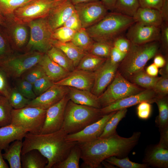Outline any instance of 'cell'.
Instances as JSON below:
<instances>
[{
    "label": "cell",
    "instance_id": "6da1fadb",
    "mask_svg": "<svg viewBox=\"0 0 168 168\" xmlns=\"http://www.w3.org/2000/svg\"><path fill=\"white\" fill-rule=\"evenodd\" d=\"M141 134L140 132H134L131 137L124 138L116 133L107 138L99 137L88 142H77L83 161L82 166L99 168L103 161L110 157L122 158L127 156L137 144Z\"/></svg>",
    "mask_w": 168,
    "mask_h": 168
},
{
    "label": "cell",
    "instance_id": "7a4b0ae2",
    "mask_svg": "<svg viewBox=\"0 0 168 168\" xmlns=\"http://www.w3.org/2000/svg\"><path fill=\"white\" fill-rule=\"evenodd\" d=\"M68 134L62 128L47 133H27L23 141L21 154L32 150H37L48 160L45 168H53L66 158L77 143L67 140Z\"/></svg>",
    "mask_w": 168,
    "mask_h": 168
},
{
    "label": "cell",
    "instance_id": "3957f363",
    "mask_svg": "<svg viewBox=\"0 0 168 168\" xmlns=\"http://www.w3.org/2000/svg\"><path fill=\"white\" fill-rule=\"evenodd\" d=\"M135 22L133 17L110 12L98 22L86 29L94 41L112 43Z\"/></svg>",
    "mask_w": 168,
    "mask_h": 168
},
{
    "label": "cell",
    "instance_id": "277c9868",
    "mask_svg": "<svg viewBox=\"0 0 168 168\" xmlns=\"http://www.w3.org/2000/svg\"><path fill=\"white\" fill-rule=\"evenodd\" d=\"M159 42L141 44L131 42L130 48L119 63L117 71L128 80L135 73L144 68L147 62L157 54Z\"/></svg>",
    "mask_w": 168,
    "mask_h": 168
},
{
    "label": "cell",
    "instance_id": "5b68a950",
    "mask_svg": "<svg viewBox=\"0 0 168 168\" xmlns=\"http://www.w3.org/2000/svg\"><path fill=\"white\" fill-rule=\"evenodd\" d=\"M104 115L100 109L68 101L62 128L68 134L77 133L100 119Z\"/></svg>",
    "mask_w": 168,
    "mask_h": 168
},
{
    "label": "cell",
    "instance_id": "8992f818",
    "mask_svg": "<svg viewBox=\"0 0 168 168\" xmlns=\"http://www.w3.org/2000/svg\"><path fill=\"white\" fill-rule=\"evenodd\" d=\"M145 89L129 81L117 71L112 82L98 96V100L102 108Z\"/></svg>",
    "mask_w": 168,
    "mask_h": 168
},
{
    "label": "cell",
    "instance_id": "52a82bcc",
    "mask_svg": "<svg viewBox=\"0 0 168 168\" xmlns=\"http://www.w3.org/2000/svg\"><path fill=\"white\" fill-rule=\"evenodd\" d=\"M63 0H30L17 8L12 19L16 24L27 25L38 19L46 17L51 10Z\"/></svg>",
    "mask_w": 168,
    "mask_h": 168
},
{
    "label": "cell",
    "instance_id": "ba28073f",
    "mask_svg": "<svg viewBox=\"0 0 168 168\" xmlns=\"http://www.w3.org/2000/svg\"><path fill=\"white\" fill-rule=\"evenodd\" d=\"M47 109L26 106L13 109L11 124L32 133H40L43 127Z\"/></svg>",
    "mask_w": 168,
    "mask_h": 168
},
{
    "label": "cell",
    "instance_id": "9c48e42d",
    "mask_svg": "<svg viewBox=\"0 0 168 168\" xmlns=\"http://www.w3.org/2000/svg\"><path fill=\"white\" fill-rule=\"evenodd\" d=\"M44 54L30 51L22 54L3 58L0 60V70L7 76L19 77L38 63Z\"/></svg>",
    "mask_w": 168,
    "mask_h": 168
},
{
    "label": "cell",
    "instance_id": "30bf717a",
    "mask_svg": "<svg viewBox=\"0 0 168 168\" xmlns=\"http://www.w3.org/2000/svg\"><path fill=\"white\" fill-rule=\"evenodd\" d=\"M30 30V36L26 48L29 51L46 53L53 46V30L46 17L33 21L27 24Z\"/></svg>",
    "mask_w": 168,
    "mask_h": 168
},
{
    "label": "cell",
    "instance_id": "8fae6325",
    "mask_svg": "<svg viewBox=\"0 0 168 168\" xmlns=\"http://www.w3.org/2000/svg\"><path fill=\"white\" fill-rule=\"evenodd\" d=\"M74 6L82 28L85 29L98 22L109 12L100 1L81 3Z\"/></svg>",
    "mask_w": 168,
    "mask_h": 168
},
{
    "label": "cell",
    "instance_id": "7c38bea8",
    "mask_svg": "<svg viewBox=\"0 0 168 168\" xmlns=\"http://www.w3.org/2000/svg\"><path fill=\"white\" fill-rule=\"evenodd\" d=\"M69 100L68 94L59 102L47 109L45 118L40 133H47L62 128L65 109Z\"/></svg>",
    "mask_w": 168,
    "mask_h": 168
},
{
    "label": "cell",
    "instance_id": "4fadbf2b",
    "mask_svg": "<svg viewBox=\"0 0 168 168\" xmlns=\"http://www.w3.org/2000/svg\"><path fill=\"white\" fill-rule=\"evenodd\" d=\"M160 27L135 22L127 30L126 37L133 44H141L159 41Z\"/></svg>",
    "mask_w": 168,
    "mask_h": 168
},
{
    "label": "cell",
    "instance_id": "5bb4252c",
    "mask_svg": "<svg viewBox=\"0 0 168 168\" xmlns=\"http://www.w3.org/2000/svg\"><path fill=\"white\" fill-rule=\"evenodd\" d=\"M157 97L153 89H145L138 93L118 100L100 110L104 115L121 109H127L144 101H147L151 104L154 103Z\"/></svg>",
    "mask_w": 168,
    "mask_h": 168
},
{
    "label": "cell",
    "instance_id": "9a60e30c",
    "mask_svg": "<svg viewBox=\"0 0 168 168\" xmlns=\"http://www.w3.org/2000/svg\"><path fill=\"white\" fill-rule=\"evenodd\" d=\"M116 111L104 115L100 119L87 126L77 133L68 134L66 137V139L70 141L80 143L90 141L99 137L106 124Z\"/></svg>",
    "mask_w": 168,
    "mask_h": 168
},
{
    "label": "cell",
    "instance_id": "2e32d148",
    "mask_svg": "<svg viewBox=\"0 0 168 168\" xmlns=\"http://www.w3.org/2000/svg\"><path fill=\"white\" fill-rule=\"evenodd\" d=\"M119 64L112 63L108 58L95 72L94 80L91 90L97 96L105 90L114 79Z\"/></svg>",
    "mask_w": 168,
    "mask_h": 168
},
{
    "label": "cell",
    "instance_id": "e0dca14e",
    "mask_svg": "<svg viewBox=\"0 0 168 168\" xmlns=\"http://www.w3.org/2000/svg\"><path fill=\"white\" fill-rule=\"evenodd\" d=\"M68 87L54 84L44 93L30 100L26 106L47 109L60 101L68 94Z\"/></svg>",
    "mask_w": 168,
    "mask_h": 168
},
{
    "label": "cell",
    "instance_id": "ac0fdd59",
    "mask_svg": "<svg viewBox=\"0 0 168 168\" xmlns=\"http://www.w3.org/2000/svg\"><path fill=\"white\" fill-rule=\"evenodd\" d=\"M95 72L75 69L65 77L54 84L91 91L93 85Z\"/></svg>",
    "mask_w": 168,
    "mask_h": 168
},
{
    "label": "cell",
    "instance_id": "d6986e66",
    "mask_svg": "<svg viewBox=\"0 0 168 168\" xmlns=\"http://www.w3.org/2000/svg\"><path fill=\"white\" fill-rule=\"evenodd\" d=\"M75 12L74 5L70 0H63L51 10L46 18L53 31L63 26L69 17Z\"/></svg>",
    "mask_w": 168,
    "mask_h": 168
},
{
    "label": "cell",
    "instance_id": "ffe728a7",
    "mask_svg": "<svg viewBox=\"0 0 168 168\" xmlns=\"http://www.w3.org/2000/svg\"><path fill=\"white\" fill-rule=\"evenodd\" d=\"M149 166L159 168H168V148L158 143L148 147L142 161Z\"/></svg>",
    "mask_w": 168,
    "mask_h": 168
},
{
    "label": "cell",
    "instance_id": "44dd1931",
    "mask_svg": "<svg viewBox=\"0 0 168 168\" xmlns=\"http://www.w3.org/2000/svg\"><path fill=\"white\" fill-rule=\"evenodd\" d=\"M69 100L74 103L94 108L101 109L98 97L90 91L68 87Z\"/></svg>",
    "mask_w": 168,
    "mask_h": 168
},
{
    "label": "cell",
    "instance_id": "7402d4cb",
    "mask_svg": "<svg viewBox=\"0 0 168 168\" xmlns=\"http://www.w3.org/2000/svg\"><path fill=\"white\" fill-rule=\"evenodd\" d=\"M135 22L143 25L160 27L163 21L157 10L139 7L133 17Z\"/></svg>",
    "mask_w": 168,
    "mask_h": 168
},
{
    "label": "cell",
    "instance_id": "603a6c76",
    "mask_svg": "<svg viewBox=\"0 0 168 168\" xmlns=\"http://www.w3.org/2000/svg\"><path fill=\"white\" fill-rule=\"evenodd\" d=\"M39 64L42 67L46 76L54 82L65 77L70 72L52 60L46 53L43 55Z\"/></svg>",
    "mask_w": 168,
    "mask_h": 168
},
{
    "label": "cell",
    "instance_id": "cb8c5ba5",
    "mask_svg": "<svg viewBox=\"0 0 168 168\" xmlns=\"http://www.w3.org/2000/svg\"><path fill=\"white\" fill-rule=\"evenodd\" d=\"M27 133L12 124L0 127V148L5 150L16 140H22Z\"/></svg>",
    "mask_w": 168,
    "mask_h": 168
},
{
    "label": "cell",
    "instance_id": "d4e9b609",
    "mask_svg": "<svg viewBox=\"0 0 168 168\" xmlns=\"http://www.w3.org/2000/svg\"><path fill=\"white\" fill-rule=\"evenodd\" d=\"M52 45L60 49L66 54L72 62L75 68L82 58L87 53L71 41L62 42L53 40Z\"/></svg>",
    "mask_w": 168,
    "mask_h": 168
},
{
    "label": "cell",
    "instance_id": "484cf974",
    "mask_svg": "<svg viewBox=\"0 0 168 168\" xmlns=\"http://www.w3.org/2000/svg\"><path fill=\"white\" fill-rule=\"evenodd\" d=\"M23 146L22 140L12 142L2 154L4 159L8 162L10 168H21V156Z\"/></svg>",
    "mask_w": 168,
    "mask_h": 168
},
{
    "label": "cell",
    "instance_id": "4316f807",
    "mask_svg": "<svg viewBox=\"0 0 168 168\" xmlns=\"http://www.w3.org/2000/svg\"><path fill=\"white\" fill-rule=\"evenodd\" d=\"M21 162L22 168H45L48 161L38 150L33 149L21 155Z\"/></svg>",
    "mask_w": 168,
    "mask_h": 168
},
{
    "label": "cell",
    "instance_id": "83f0119b",
    "mask_svg": "<svg viewBox=\"0 0 168 168\" xmlns=\"http://www.w3.org/2000/svg\"><path fill=\"white\" fill-rule=\"evenodd\" d=\"M107 58L87 53L81 59L75 69L94 72L102 65Z\"/></svg>",
    "mask_w": 168,
    "mask_h": 168
},
{
    "label": "cell",
    "instance_id": "f1b7e54d",
    "mask_svg": "<svg viewBox=\"0 0 168 168\" xmlns=\"http://www.w3.org/2000/svg\"><path fill=\"white\" fill-rule=\"evenodd\" d=\"M159 78L149 75L144 68L133 74L128 80L144 89H153Z\"/></svg>",
    "mask_w": 168,
    "mask_h": 168
},
{
    "label": "cell",
    "instance_id": "f546056e",
    "mask_svg": "<svg viewBox=\"0 0 168 168\" xmlns=\"http://www.w3.org/2000/svg\"><path fill=\"white\" fill-rule=\"evenodd\" d=\"M154 102L157 105L159 114L155 119L156 124L160 130L168 127V99L167 96L157 97Z\"/></svg>",
    "mask_w": 168,
    "mask_h": 168
},
{
    "label": "cell",
    "instance_id": "4dcf8cb0",
    "mask_svg": "<svg viewBox=\"0 0 168 168\" xmlns=\"http://www.w3.org/2000/svg\"><path fill=\"white\" fill-rule=\"evenodd\" d=\"M46 53L52 60L67 71L71 72L75 69L72 62L59 49L53 46Z\"/></svg>",
    "mask_w": 168,
    "mask_h": 168
},
{
    "label": "cell",
    "instance_id": "1f68e13d",
    "mask_svg": "<svg viewBox=\"0 0 168 168\" xmlns=\"http://www.w3.org/2000/svg\"><path fill=\"white\" fill-rule=\"evenodd\" d=\"M127 112V108L117 110L106 124L103 131L99 137L107 138L116 133L117 126L120 121L125 117Z\"/></svg>",
    "mask_w": 168,
    "mask_h": 168
},
{
    "label": "cell",
    "instance_id": "d6a6232c",
    "mask_svg": "<svg viewBox=\"0 0 168 168\" xmlns=\"http://www.w3.org/2000/svg\"><path fill=\"white\" fill-rule=\"evenodd\" d=\"M80 148L77 143L72 147L69 154L62 161L54 165L53 168H79L81 158Z\"/></svg>",
    "mask_w": 168,
    "mask_h": 168
},
{
    "label": "cell",
    "instance_id": "836d02e7",
    "mask_svg": "<svg viewBox=\"0 0 168 168\" xmlns=\"http://www.w3.org/2000/svg\"><path fill=\"white\" fill-rule=\"evenodd\" d=\"M139 7L138 0H116L112 12L133 17Z\"/></svg>",
    "mask_w": 168,
    "mask_h": 168
},
{
    "label": "cell",
    "instance_id": "e575fe53",
    "mask_svg": "<svg viewBox=\"0 0 168 168\" xmlns=\"http://www.w3.org/2000/svg\"><path fill=\"white\" fill-rule=\"evenodd\" d=\"M71 41L87 53L95 42L90 36L86 29L82 28L75 32Z\"/></svg>",
    "mask_w": 168,
    "mask_h": 168
},
{
    "label": "cell",
    "instance_id": "d590c367",
    "mask_svg": "<svg viewBox=\"0 0 168 168\" xmlns=\"http://www.w3.org/2000/svg\"><path fill=\"white\" fill-rule=\"evenodd\" d=\"M13 109L8 99L0 94V127L11 124Z\"/></svg>",
    "mask_w": 168,
    "mask_h": 168
},
{
    "label": "cell",
    "instance_id": "8d00e7d4",
    "mask_svg": "<svg viewBox=\"0 0 168 168\" xmlns=\"http://www.w3.org/2000/svg\"><path fill=\"white\" fill-rule=\"evenodd\" d=\"M104 161L120 168H147L149 166L145 163L140 164L132 161L127 156L122 158L112 156Z\"/></svg>",
    "mask_w": 168,
    "mask_h": 168
},
{
    "label": "cell",
    "instance_id": "74e56055",
    "mask_svg": "<svg viewBox=\"0 0 168 168\" xmlns=\"http://www.w3.org/2000/svg\"><path fill=\"white\" fill-rule=\"evenodd\" d=\"M30 0H0V12L5 17L12 16L18 8Z\"/></svg>",
    "mask_w": 168,
    "mask_h": 168
},
{
    "label": "cell",
    "instance_id": "f35d334b",
    "mask_svg": "<svg viewBox=\"0 0 168 168\" xmlns=\"http://www.w3.org/2000/svg\"><path fill=\"white\" fill-rule=\"evenodd\" d=\"M7 99L12 106L16 109L26 107L31 100L24 97L16 88L10 89Z\"/></svg>",
    "mask_w": 168,
    "mask_h": 168
},
{
    "label": "cell",
    "instance_id": "ab89813d",
    "mask_svg": "<svg viewBox=\"0 0 168 168\" xmlns=\"http://www.w3.org/2000/svg\"><path fill=\"white\" fill-rule=\"evenodd\" d=\"M112 46L110 43L95 41L87 53L100 57L108 58Z\"/></svg>",
    "mask_w": 168,
    "mask_h": 168
},
{
    "label": "cell",
    "instance_id": "60d3db41",
    "mask_svg": "<svg viewBox=\"0 0 168 168\" xmlns=\"http://www.w3.org/2000/svg\"><path fill=\"white\" fill-rule=\"evenodd\" d=\"M75 32L62 26L53 30L52 38L54 40L61 42H70L72 40Z\"/></svg>",
    "mask_w": 168,
    "mask_h": 168
},
{
    "label": "cell",
    "instance_id": "b9f144b4",
    "mask_svg": "<svg viewBox=\"0 0 168 168\" xmlns=\"http://www.w3.org/2000/svg\"><path fill=\"white\" fill-rule=\"evenodd\" d=\"M45 75L42 67L38 63L29 69L21 77L22 79L32 84L36 80Z\"/></svg>",
    "mask_w": 168,
    "mask_h": 168
},
{
    "label": "cell",
    "instance_id": "7bdbcfd3",
    "mask_svg": "<svg viewBox=\"0 0 168 168\" xmlns=\"http://www.w3.org/2000/svg\"><path fill=\"white\" fill-rule=\"evenodd\" d=\"M16 25L13 30V36L15 44L18 47L21 48L23 46L27 41V31L24 25Z\"/></svg>",
    "mask_w": 168,
    "mask_h": 168
},
{
    "label": "cell",
    "instance_id": "ee69618b",
    "mask_svg": "<svg viewBox=\"0 0 168 168\" xmlns=\"http://www.w3.org/2000/svg\"><path fill=\"white\" fill-rule=\"evenodd\" d=\"M54 84V82L45 75L36 80L32 84L34 92L38 96Z\"/></svg>",
    "mask_w": 168,
    "mask_h": 168
},
{
    "label": "cell",
    "instance_id": "f6af8a7d",
    "mask_svg": "<svg viewBox=\"0 0 168 168\" xmlns=\"http://www.w3.org/2000/svg\"><path fill=\"white\" fill-rule=\"evenodd\" d=\"M16 88L27 99L32 100L36 97L33 90L32 84L23 79L18 82Z\"/></svg>",
    "mask_w": 168,
    "mask_h": 168
},
{
    "label": "cell",
    "instance_id": "bcb514c9",
    "mask_svg": "<svg viewBox=\"0 0 168 168\" xmlns=\"http://www.w3.org/2000/svg\"><path fill=\"white\" fill-rule=\"evenodd\" d=\"M153 89L157 97L167 96L168 94V75L160 77Z\"/></svg>",
    "mask_w": 168,
    "mask_h": 168
},
{
    "label": "cell",
    "instance_id": "7dc6e473",
    "mask_svg": "<svg viewBox=\"0 0 168 168\" xmlns=\"http://www.w3.org/2000/svg\"><path fill=\"white\" fill-rule=\"evenodd\" d=\"M137 114L139 118L143 120L148 119L152 112L151 103L147 101H142L139 104L136 109Z\"/></svg>",
    "mask_w": 168,
    "mask_h": 168
},
{
    "label": "cell",
    "instance_id": "c3c4849f",
    "mask_svg": "<svg viewBox=\"0 0 168 168\" xmlns=\"http://www.w3.org/2000/svg\"><path fill=\"white\" fill-rule=\"evenodd\" d=\"M112 43L113 46L126 54L130 48L131 42L126 37L121 35L115 38Z\"/></svg>",
    "mask_w": 168,
    "mask_h": 168
},
{
    "label": "cell",
    "instance_id": "681fc988",
    "mask_svg": "<svg viewBox=\"0 0 168 168\" xmlns=\"http://www.w3.org/2000/svg\"><path fill=\"white\" fill-rule=\"evenodd\" d=\"M159 42L161 46L166 54L168 50V22L163 21L160 26Z\"/></svg>",
    "mask_w": 168,
    "mask_h": 168
},
{
    "label": "cell",
    "instance_id": "f907efd6",
    "mask_svg": "<svg viewBox=\"0 0 168 168\" xmlns=\"http://www.w3.org/2000/svg\"><path fill=\"white\" fill-rule=\"evenodd\" d=\"M63 26L75 31L82 28L80 20L76 12L69 17Z\"/></svg>",
    "mask_w": 168,
    "mask_h": 168
},
{
    "label": "cell",
    "instance_id": "816d5d0a",
    "mask_svg": "<svg viewBox=\"0 0 168 168\" xmlns=\"http://www.w3.org/2000/svg\"><path fill=\"white\" fill-rule=\"evenodd\" d=\"M140 7L155 9L160 11L163 0H138Z\"/></svg>",
    "mask_w": 168,
    "mask_h": 168
},
{
    "label": "cell",
    "instance_id": "f5cc1de1",
    "mask_svg": "<svg viewBox=\"0 0 168 168\" xmlns=\"http://www.w3.org/2000/svg\"><path fill=\"white\" fill-rule=\"evenodd\" d=\"M126 54L113 46L109 58L112 63L119 64L124 58Z\"/></svg>",
    "mask_w": 168,
    "mask_h": 168
},
{
    "label": "cell",
    "instance_id": "db71d44e",
    "mask_svg": "<svg viewBox=\"0 0 168 168\" xmlns=\"http://www.w3.org/2000/svg\"><path fill=\"white\" fill-rule=\"evenodd\" d=\"M6 76L5 73L0 70V94L7 98L10 89L8 86Z\"/></svg>",
    "mask_w": 168,
    "mask_h": 168
},
{
    "label": "cell",
    "instance_id": "11a10c76",
    "mask_svg": "<svg viewBox=\"0 0 168 168\" xmlns=\"http://www.w3.org/2000/svg\"><path fill=\"white\" fill-rule=\"evenodd\" d=\"M160 137L158 144L168 148V127L159 130Z\"/></svg>",
    "mask_w": 168,
    "mask_h": 168
},
{
    "label": "cell",
    "instance_id": "9f6ffc18",
    "mask_svg": "<svg viewBox=\"0 0 168 168\" xmlns=\"http://www.w3.org/2000/svg\"><path fill=\"white\" fill-rule=\"evenodd\" d=\"M160 12L163 21L168 22V0H163Z\"/></svg>",
    "mask_w": 168,
    "mask_h": 168
},
{
    "label": "cell",
    "instance_id": "6f0895ef",
    "mask_svg": "<svg viewBox=\"0 0 168 168\" xmlns=\"http://www.w3.org/2000/svg\"><path fill=\"white\" fill-rule=\"evenodd\" d=\"M154 57L153 63L158 68H162L165 65L167 61L161 55L157 54Z\"/></svg>",
    "mask_w": 168,
    "mask_h": 168
},
{
    "label": "cell",
    "instance_id": "680465c9",
    "mask_svg": "<svg viewBox=\"0 0 168 168\" xmlns=\"http://www.w3.org/2000/svg\"><path fill=\"white\" fill-rule=\"evenodd\" d=\"M145 71L149 75L156 77L157 76L159 72L158 68L152 63L147 67Z\"/></svg>",
    "mask_w": 168,
    "mask_h": 168
},
{
    "label": "cell",
    "instance_id": "91938a15",
    "mask_svg": "<svg viewBox=\"0 0 168 168\" xmlns=\"http://www.w3.org/2000/svg\"><path fill=\"white\" fill-rule=\"evenodd\" d=\"M7 45L6 40L0 31V56H3L6 53Z\"/></svg>",
    "mask_w": 168,
    "mask_h": 168
},
{
    "label": "cell",
    "instance_id": "94428289",
    "mask_svg": "<svg viewBox=\"0 0 168 168\" xmlns=\"http://www.w3.org/2000/svg\"><path fill=\"white\" fill-rule=\"evenodd\" d=\"M116 0H101L100 1L108 11L112 12Z\"/></svg>",
    "mask_w": 168,
    "mask_h": 168
},
{
    "label": "cell",
    "instance_id": "6125c7cd",
    "mask_svg": "<svg viewBox=\"0 0 168 168\" xmlns=\"http://www.w3.org/2000/svg\"><path fill=\"white\" fill-rule=\"evenodd\" d=\"M2 150L0 148V168H8L9 167L3 157Z\"/></svg>",
    "mask_w": 168,
    "mask_h": 168
},
{
    "label": "cell",
    "instance_id": "be15d7a7",
    "mask_svg": "<svg viewBox=\"0 0 168 168\" xmlns=\"http://www.w3.org/2000/svg\"><path fill=\"white\" fill-rule=\"evenodd\" d=\"M100 0H70V1L74 5H75L81 3L95 2L100 1Z\"/></svg>",
    "mask_w": 168,
    "mask_h": 168
},
{
    "label": "cell",
    "instance_id": "e7e4bbea",
    "mask_svg": "<svg viewBox=\"0 0 168 168\" xmlns=\"http://www.w3.org/2000/svg\"><path fill=\"white\" fill-rule=\"evenodd\" d=\"M160 70V73L161 76L168 75V61L166 62L165 65Z\"/></svg>",
    "mask_w": 168,
    "mask_h": 168
},
{
    "label": "cell",
    "instance_id": "03108f58",
    "mask_svg": "<svg viewBox=\"0 0 168 168\" xmlns=\"http://www.w3.org/2000/svg\"><path fill=\"white\" fill-rule=\"evenodd\" d=\"M6 24V17L0 12V25L5 26Z\"/></svg>",
    "mask_w": 168,
    "mask_h": 168
},
{
    "label": "cell",
    "instance_id": "003e7915",
    "mask_svg": "<svg viewBox=\"0 0 168 168\" xmlns=\"http://www.w3.org/2000/svg\"></svg>",
    "mask_w": 168,
    "mask_h": 168
}]
</instances>
